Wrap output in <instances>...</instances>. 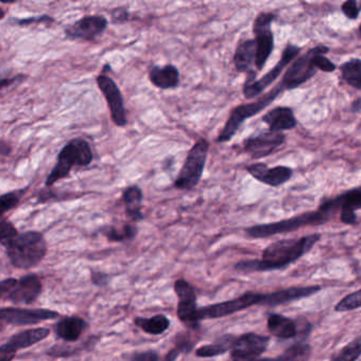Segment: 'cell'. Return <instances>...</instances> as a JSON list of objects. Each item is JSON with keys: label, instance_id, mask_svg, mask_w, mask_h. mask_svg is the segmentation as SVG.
<instances>
[{"label": "cell", "instance_id": "cell-1", "mask_svg": "<svg viewBox=\"0 0 361 361\" xmlns=\"http://www.w3.org/2000/svg\"><path fill=\"white\" fill-rule=\"evenodd\" d=\"M320 238V233H314L302 238L276 240L264 249L261 259L238 262L235 264V269L243 274L282 269L310 252Z\"/></svg>", "mask_w": 361, "mask_h": 361}, {"label": "cell", "instance_id": "cell-2", "mask_svg": "<svg viewBox=\"0 0 361 361\" xmlns=\"http://www.w3.org/2000/svg\"><path fill=\"white\" fill-rule=\"evenodd\" d=\"M341 194L336 197L325 198L319 209L302 213L290 219L276 223L261 224L246 228L245 233L251 238H266L278 234L288 233L307 226H319L331 221L341 210Z\"/></svg>", "mask_w": 361, "mask_h": 361}, {"label": "cell", "instance_id": "cell-3", "mask_svg": "<svg viewBox=\"0 0 361 361\" xmlns=\"http://www.w3.org/2000/svg\"><path fill=\"white\" fill-rule=\"evenodd\" d=\"M92 161L94 152L90 143L81 137L71 139L59 153L56 166L46 178L45 187L52 188L58 181L71 176L73 168H87Z\"/></svg>", "mask_w": 361, "mask_h": 361}, {"label": "cell", "instance_id": "cell-4", "mask_svg": "<svg viewBox=\"0 0 361 361\" xmlns=\"http://www.w3.org/2000/svg\"><path fill=\"white\" fill-rule=\"evenodd\" d=\"M5 248L12 265L20 269H30L39 265L48 250L45 236L39 231L23 232Z\"/></svg>", "mask_w": 361, "mask_h": 361}, {"label": "cell", "instance_id": "cell-5", "mask_svg": "<svg viewBox=\"0 0 361 361\" xmlns=\"http://www.w3.org/2000/svg\"><path fill=\"white\" fill-rule=\"evenodd\" d=\"M284 90V87L280 82L278 85L271 88L267 94H264L263 96L259 97L255 102L246 103V104H240L234 107L230 113L229 118L224 126L223 130L219 133L216 142L226 143L232 140V138L235 136L236 133L238 132L240 126L244 124L247 119H250V118L259 115L261 111L267 109Z\"/></svg>", "mask_w": 361, "mask_h": 361}, {"label": "cell", "instance_id": "cell-6", "mask_svg": "<svg viewBox=\"0 0 361 361\" xmlns=\"http://www.w3.org/2000/svg\"><path fill=\"white\" fill-rule=\"evenodd\" d=\"M209 151H210V142L204 137L194 143L181 166L180 172L175 179V189L191 191L197 187L206 168Z\"/></svg>", "mask_w": 361, "mask_h": 361}, {"label": "cell", "instance_id": "cell-7", "mask_svg": "<svg viewBox=\"0 0 361 361\" xmlns=\"http://www.w3.org/2000/svg\"><path fill=\"white\" fill-rule=\"evenodd\" d=\"M301 48L299 46L293 45V44H287L282 51L280 60L276 66L272 67L271 71H268L264 75L261 79L257 80V71H251L247 73V79L243 86V94L247 100L255 99V97L263 94L264 90L271 85L281 75H282L284 69L290 64L291 62L297 59L301 52Z\"/></svg>", "mask_w": 361, "mask_h": 361}, {"label": "cell", "instance_id": "cell-8", "mask_svg": "<svg viewBox=\"0 0 361 361\" xmlns=\"http://www.w3.org/2000/svg\"><path fill=\"white\" fill-rule=\"evenodd\" d=\"M329 48L324 45L316 46L295 59L285 71L282 83L285 90H295L316 75L318 68L314 64V58L319 54H329Z\"/></svg>", "mask_w": 361, "mask_h": 361}, {"label": "cell", "instance_id": "cell-9", "mask_svg": "<svg viewBox=\"0 0 361 361\" xmlns=\"http://www.w3.org/2000/svg\"><path fill=\"white\" fill-rule=\"evenodd\" d=\"M264 299H265V293L247 291L244 295H240L235 299L228 300V301L221 302V303L211 304V305L198 308V320L200 322V321L206 320V319L224 318V317L242 312V310L252 307V306L262 305Z\"/></svg>", "mask_w": 361, "mask_h": 361}, {"label": "cell", "instance_id": "cell-10", "mask_svg": "<svg viewBox=\"0 0 361 361\" xmlns=\"http://www.w3.org/2000/svg\"><path fill=\"white\" fill-rule=\"evenodd\" d=\"M269 333L282 340L298 339L297 342H304L312 331V324L307 319L299 317L297 319L288 318L280 314H270L267 319Z\"/></svg>", "mask_w": 361, "mask_h": 361}, {"label": "cell", "instance_id": "cell-11", "mask_svg": "<svg viewBox=\"0 0 361 361\" xmlns=\"http://www.w3.org/2000/svg\"><path fill=\"white\" fill-rule=\"evenodd\" d=\"M276 20V16L270 12H262L253 23V33L257 45V61L255 68L257 71H263L268 59L274 49V35L272 33L271 25Z\"/></svg>", "mask_w": 361, "mask_h": 361}, {"label": "cell", "instance_id": "cell-12", "mask_svg": "<svg viewBox=\"0 0 361 361\" xmlns=\"http://www.w3.org/2000/svg\"><path fill=\"white\" fill-rule=\"evenodd\" d=\"M109 27V20L105 16H85L64 29L65 37L69 41H84L94 43L102 37Z\"/></svg>", "mask_w": 361, "mask_h": 361}, {"label": "cell", "instance_id": "cell-13", "mask_svg": "<svg viewBox=\"0 0 361 361\" xmlns=\"http://www.w3.org/2000/svg\"><path fill=\"white\" fill-rule=\"evenodd\" d=\"M97 85L106 100L107 106L111 114V121L118 128L128 126V114L121 90L109 75L101 73L97 77Z\"/></svg>", "mask_w": 361, "mask_h": 361}, {"label": "cell", "instance_id": "cell-14", "mask_svg": "<svg viewBox=\"0 0 361 361\" xmlns=\"http://www.w3.org/2000/svg\"><path fill=\"white\" fill-rule=\"evenodd\" d=\"M286 140L283 133L261 130L251 135L243 142L244 151L255 160L263 159L278 151Z\"/></svg>", "mask_w": 361, "mask_h": 361}, {"label": "cell", "instance_id": "cell-15", "mask_svg": "<svg viewBox=\"0 0 361 361\" xmlns=\"http://www.w3.org/2000/svg\"><path fill=\"white\" fill-rule=\"evenodd\" d=\"M174 291L178 298L177 316L187 326L195 329L200 325L197 312V295L195 289L188 281L179 279L175 282Z\"/></svg>", "mask_w": 361, "mask_h": 361}, {"label": "cell", "instance_id": "cell-16", "mask_svg": "<svg viewBox=\"0 0 361 361\" xmlns=\"http://www.w3.org/2000/svg\"><path fill=\"white\" fill-rule=\"evenodd\" d=\"M268 336L247 333L236 337L231 350L232 361H255L261 358L269 346Z\"/></svg>", "mask_w": 361, "mask_h": 361}, {"label": "cell", "instance_id": "cell-17", "mask_svg": "<svg viewBox=\"0 0 361 361\" xmlns=\"http://www.w3.org/2000/svg\"><path fill=\"white\" fill-rule=\"evenodd\" d=\"M50 329L46 327L26 329L12 336L0 346V361H12L18 350L30 348L49 337Z\"/></svg>", "mask_w": 361, "mask_h": 361}, {"label": "cell", "instance_id": "cell-18", "mask_svg": "<svg viewBox=\"0 0 361 361\" xmlns=\"http://www.w3.org/2000/svg\"><path fill=\"white\" fill-rule=\"evenodd\" d=\"M60 314L54 310L37 308V310H24V308L4 307L0 310V319L3 322L16 326L35 325L44 321L59 318Z\"/></svg>", "mask_w": 361, "mask_h": 361}, {"label": "cell", "instance_id": "cell-19", "mask_svg": "<svg viewBox=\"0 0 361 361\" xmlns=\"http://www.w3.org/2000/svg\"><path fill=\"white\" fill-rule=\"evenodd\" d=\"M246 171L259 183L270 187H280L287 181L290 180L293 177V169L288 166H278L274 168H269L263 162L250 164L246 166Z\"/></svg>", "mask_w": 361, "mask_h": 361}, {"label": "cell", "instance_id": "cell-20", "mask_svg": "<svg viewBox=\"0 0 361 361\" xmlns=\"http://www.w3.org/2000/svg\"><path fill=\"white\" fill-rule=\"evenodd\" d=\"M43 290V283L37 274H29L18 280L16 286L7 295V299L14 304H32Z\"/></svg>", "mask_w": 361, "mask_h": 361}, {"label": "cell", "instance_id": "cell-21", "mask_svg": "<svg viewBox=\"0 0 361 361\" xmlns=\"http://www.w3.org/2000/svg\"><path fill=\"white\" fill-rule=\"evenodd\" d=\"M320 290V286L314 285V286L289 287V288L282 289V290L272 291V293H265V299L262 305L268 306V307L283 305V304L290 303V302L298 301V300L305 299L310 295H316Z\"/></svg>", "mask_w": 361, "mask_h": 361}, {"label": "cell", "instance_id": "cell-22", "mask_svg": "<svg viewBox=\"0 0 361 361\" xmlns=\"http://www.w3.org/2000/svg\"><path fill=\"white\" fill-rule=\"evenodd\" d=\"M149 80L159 90H175L180 85V73L173 64L153 65L149 69Z\"/></svg>", "mask_w": 361, "mask_h": 361}, {"label": "cell", "instance_id": "cell-23", "mask_svg": "<svg viewBox=\"0 0 361 361\" xmlns=\"http://www.w3.org/2000/svg\"><path fill=\"white\" fill-rule=\"evenodd\" d=\"M262 121L269 126V130L283 133L297 126L298 120L290 107L278 106L262 117Z\"/></svg>", "mask_w": 361, "mask_h": 361}, {"label": "cell", "instance_id": "cell-24", "mask_svg": "<svg viewBox=\"0 0 361 361\" xmlns=\"http://www.w3.org/2000/svg\"><path fill=\"white\" fill-rule=\"evenodd\" d=\"M143 191L139 185H132L124 189L122 202L126 207V213L133 223H139L145 219L142 213Z\"/></svg>", "mask_w": 361, "mask_h": 361}, {"label": "cell", "instance_id": "cell-25", "mask_svg": "<svg viewBox=\"0 0 361 361\" xmlns=\"http://www.w3.org/2000/svg\"><path fill=\"white\" fill-rule=\"evenodd\" d=\"M87 323L81 317L71 316L61 319L56 326L54 333L59 339L65 342H75L85 331Z\"/></svg>", "mask_w": 361, "mask_h": 361}, {"label": "cell", "instance_id": "cell-26", "mask_svg": "<svg viewBox=\"0 0 361 361\" xmlns=\"http://www.w3.org/2000/svg\"><path fill=\"white\" fill-rule=\"evenodd\" d=\"M257 45L255 39L240 42L234 52L233 62L238 73H251L257 61Z\"/></svg>", "mask_w": 361, "mask_h": 361}, {"label": "cell", "instance_id": "cell-27", "mask_svg": "<svg viewBox=\"0 0 361 361\" xmlns=\"http://www.w3.org/2000/svg\"><path fill=\"white\" fill-rule=\"evenodd\" d=\"M340 221L345 225L357 224L356 211L361 209V185L341 193Z\"/></svg>", "mask_w": 361, "mask_h": 361}, {"label": "cell", "instance_id": "cell-28", "mask_svg": "<svg viewBox=\"0 0 361 361\" xmlns=\"http://www.w3.org/2000/svg\"><path fill=\"white\" fill-rule=\"evenodd\" d=\"M236 336L227 334L221 336V338L213 342V343L207 344V345L200 346L196 350V356L200 358H212V357L221 356L226 353L231 352L235 342Z\"/></svg>", "mask_w": 361, "mask_h": 361}, {"label": "cell", "instance_id": "cell-29", "mask_svg": "<svg viewBox=\"0 0 361 361\" xmlns=\"http://www.w3.org/2000/svg\"><path fill=\"white\" fill-rule=\"evenodd\" d=\"M170 320L166 318L164 314H156V316L151 317V318H138L135 319V324L137 327L142 329L145 333L149 335H161L166 333L170 327Z\"/></svg>", "mask_w": 361, "mask_h": 361}, {"label": "cell", "instance_id": "cell-30", "mask_svg": "<svg viewBox=\"0 0 361 361\" xmlns=\"http://www.w3.org/2000/svg\"><path fill=\"white\" fill-rule=\"evenodd\" d=\"M103 234L111 242H130L134 240L138 233V228L134 224L126 223L117 227V226H109L103 229Z\"/></svg>", "mask_w": 361, "mask_h": 361}, {"label": "cell", "instance_id": "cell-31", "mask_svg": "<svg viewBox=\"0 0 361 361\" xmlns=\"http://www.w3.org/2000/svg\"><path fill=\"white\" fill-rule=\"evenodd\" d=\"M342 79L348 85L357 90H361V60L350 59L340 66Z\"/></svg>", "mask_w": 361, "mask_h": 361}, {"label": "cell", "instance_id": "cell-32", "mask_svg": "<svg viewBox=\"0 0 361 361\" xmlns=\"http://www.w3.org/2000/svg\"><path fill=\"white\" fill-rule=\"evenodd\" d=\"M361 356V335L348 342L341 350L334 353L331 361H357Z\"/></svg>", "mask_w": 361, "mask_h": 361}, {"label": "cell", "instance_id": "cell-33", "mask_svg": "<svg viewBox=\"0 0 361 361\" xmlns=\"http://www.w3.org/2000/svg\"><path fill=\"white\" fill-rule=\"evenodd\" d=\"M29 187L20 188V189L13 190V191L7 192L0 196V211H1V216L13 210L22 202L24 196L28 192Z\"/></svg>", "mask_w": 361, "mask_h": 361}, {"label": "cell", "instance_id": "cell-34", "mask_svg": "<svg viewBox=\"0 0 361 361\" xmlns=\"http://www.w3.org/2000/svg\"><path fill=\"white\" fill-rule=\"evenodd\" d=\"M312 348L306 342H295L280 355L282 361H307Z\"/></svg>", "mask_w": 361, "mask_h": 361}, {"label": "cell", "instance_id": "cell-35", "mask_svg": "<svg viewBox=\"0 0 361 361\" xmlns=\"http://www.w3.org/2000/svg\"><path fill=\"white\" fill-rule=\"evenodd\" d=\"M361 308V289L345 295L335 306L336 312H343Z\"/></svg>", "mask_w": 361, "mask_h": 361}, {"label": "cell", "instance_id": "cell-36", "mask_svg": "<svg viewBox=\"0 0 361 361\" xmlns=\"http://www.w3.org/2000/svg\"><path fill=\"white\" fill-rule=\"evenodd\" d=\"M0 243L4 247L7 246L10 242L14 240L18 235V229L13 225L12 221L6 217H1V224H0Z\"/></svg>", "mask_w": 361, "mask_h": 361}, {"label": "cell", "instance_id": "cell-37", "mask_svg": "<svg viewBox=\"0 0 361 361\" xmlns=\"http://www.w3.org/2000/svg\"><path fill=\"white\" fill-rule=\"evenodd\" d=\"M56 22L54 18L50 16H31V18H11L10 24L14 25V26L18 27H26L31 26V25H39L46 24L51 25L52 23Z\"/></svg>", "mask_w": 361, "mask_h": 361}, {"label": "cell", "instance_id": "cell-38", "mask_svg": "<svg viewBox=\"0 0 361 361\" xmlns=\"http://www.w3.org/2000/svg\"><path fill=\"white\" fill-rule=\"evenodd\" d=\"M341 11L348 20H356L361 12V3L355 0H348L342 4Z\"/></svg>", "mask_w": 361, "mask_h": 361}, {"label": "cell", "instance_id": "cell-39", "mask_svg": "<svg viewBox=\"0 0 361 361\" xmlns=\"http://www.w3.org/2000/svg\"><path fill=\"white\" fill-rule=\"evenodd\" d=\"M314 64L318 71H323V73H333L337 68V66L325 56V54H317L314 58Z\"/></svg>", "mask_w": 361, "mask_h": 361}, {"label": "cell", "instance_id": "cell-40", "mask_svg": "<svg viewBox=\"0 0 361 361\" xmlns=\"http://www.w3.org/2000/svg\"><path fill=\"white\" fill-rule=\"evenodd\" d=\"M130 20V12L126 8H116L111 11V22L114 24H124Z\"/></svg>", "mask_w": 361, "mask_h": 361}, {"label": "cell", "instance_id": "cell-41", "mask_svg": "<svg viewBox=\"0 0 361 361\" xmlns=\"http://www.w3.org/2000/svg\"><path fill=\"white\" fill-rule=\"evenodd\" d=\"M130 361H159V354L152 350L135 353Z\"/></svg>", "mask_w": 361, "mask_h": 361}, {"label": "cell", "instance_id": "cell-42", "mask_svg": "<svg viewBox=\"0 0 361 361\" xmlns=\"http://www.w3.org/2000/svg\"><path fill=\"white\" fill-rule=\"evenodd\" d=\"M185 348H188V342H183V344H179V345L175 346L173 350H171L170 352L166 355V357H164L162 361H176L179 355H180Z\"/></svg>", "mask_w": 361, "mask_h": 361}, {"label": "cell", "instance_id": "cell-43", "mask_svg": "<svg viewBox=\"0 0 361 361\" xmlns=\"http://www.w3.org/2000/svg\"><path fill=\"white\" fill-rule=\"evenodd\" d=\"M18 280L16 279L10 278L6 279V280L1 281L0 283V293H1V298L7 297L8 293L12 290L14 286H16Z\"/></svg>", "mask_w": 361, "mask_h": 361}, {"label": "cell", "instance_id": "cell-44", "mask_svg": "<svg viewBox=\"0 0 361 361\" xmlns=\"http://www.w3.org/2000/svg\"><path fill=\"white\" fill-rule=\"evenodd\" d=\"M92 280L94 284L102 286V285H106L109 283V276L107 274H102V272L92 271Z\"/></svg>", "mask_w": 361, "mask_h": 361}, {"label": "cell", "instance_id": "cell-45", "mask_svg": "<svg viewBox=\"0 0 361 361\" xmlns=\"http://www.w3.org/2000/svg\"><path fill=\"white\" fill-rule=\"evenodd\" d=\"M27 75H16V77L13 78H3V80H1V84H0V87H1V90H5L6 87H8V86L12 85V84L14 83V82L16 81H24L25 79H26Z\"/></svg>", "mask_w": 361, "mask_h": 361}, {"label": "cell", "instance_id": "cell-46", "mask_svg": "<svg viewBox=\"0 0 361 361\" xmlns=\"http://www.w3.org/2000/svg\"><path fill=\"white\" fill-rule=\"evenodd\" d=\"M0 152H1V155L3 156L9 155V154L11 153V147L3 140L1 141V149H0Z\"/></svg>", "mask_w": 361, "mask_h": 361}, {"label": "cell", "instance_id": "cell-47", "mask_svg": "<svg viewBox=\"0 0 361 361\" xmlns=\"http://www.w3.org/2000/svg\"><path fill=\"white\" fill-rule=\"evenodd\" d=\"M353 111H361V98L357 99L354 101L352 105Z\"/></svg>", "mask_w": 361, "mask_h": 361}, {"label": "cell", "instance_id": "cell-48", "mask_svg": "<svg viewBox=\"0 0 361 361\" xmlns=\"http://www.w3.org/2000/svg\"><path fill=\"white\" fill-rule=\"evenodd\" d=\"M359 31H360V35H361V24H360V27H359Z\"/></svg>", "mask_w": 361, "mask_h": 361}]
</instances>
